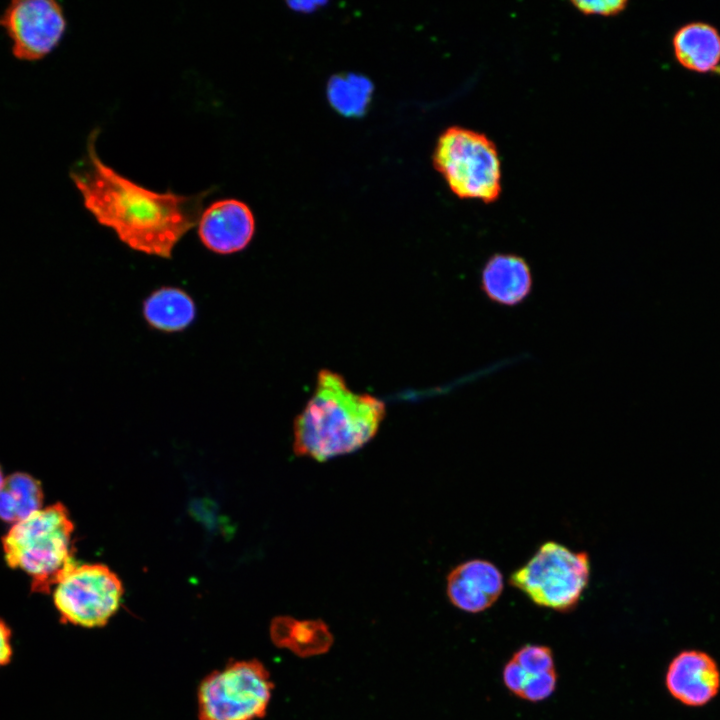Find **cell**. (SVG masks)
<instances>
[{
  "mask_svg": "<svg viewBox=\"0 0 720 720\" xmlns=\"http://www.w3.org/2000/svg\"><path fill=\"white\" fill-rule=\"evenodd\" d=\"M99 132L91 131L85 154L69 172L84 207L130 249L170 259L177 243L198 224L204 200L215 187L193 195L147 189L101 160Z\"/></svg>",
  "mask_w": 720,
  "mask_h": 720,
  "instance_id": "cell-1",
  "label": "cell"
},
{
  "mask_svg": "<svg viewBox=\"0 0 720 720\" xmlns=\"http://www.w3.org/2000/svg\"><path fill=\"white\" fill-rule=\"evenodd\" d=\"M384 415L381 400L353 392L339 374L322 370L295 419L294 452L319 462L354 452L374 437Z\"/></svg>",
  "mask_w": 720,
  "mask_h": 720,
  "instance_id": "cell-2",
  "label": "cell"
},
{
  "mask_svg": "<svg viewBox=\"0 0 720 720\" xmlns=\"http://www.w3.org/2000/svg\"><path fill=\"white\" fill-rule=\"evenodd\" d=\"M74 525L66 507L54 503L12 524L3 535L7 565L31 578L33 592L49 593L59 576L75 560Z\"/></svg>",
  "mask_w": 720,
  "mask_h": 720,
  "instance_id": "cell-3",
  "label": "cell"
},
{
  "mask_svg": "<svg viewBox=\"0 0 720 720\" xmlns=\"http://www.w3.org/2000/svg\"><path fill=\"white\" fill-rule=\"evenodd\" d=\"M435 169L461 199L495 202L501 192V162L495 143L483 133L453 126L439 137Z\"/></svg>",
  "mask_w": 720,
  "mask_h": 720,
  "instance_id": "cell-4",
  "label": "cell"
},
{
  "mask_svg": "<svg viewBox=\"0 0 720 720\" xmlns=\"http://www.w3.org/2000/svg\"><path fill=\"white\" fill-rule=\"evenodd\" d=\"M590 559L555 541L543 543L509 577V583L534 604L567 612L574 609L590 579Z\"/></svg>",
  "mask_w": 720,
  "mask_h": 720,
  "instance_id": "cell-5",
  "label": "cell"
},
{
  "mask_svg": "<svg viewBox=\"0 0 720 720\" xmlns=\"http://www.w3.org/2000/svg\"><path fill=\"white\" fill-rule=\"evenodd\" d=\"M273 690L270 674L256 659L233 661L204 678L198 689L200 720L262 718Z\"/></svg>",
  "mask_w": 720,
  "mask_h": 720,
  "instance_id": "cell-6",
  "label": "cell"
},
{
  "mask_svg": "<svg viewBox=\"0 0 720 720\" xmlns=\"http://www.w3.org/2000/svg\"><path fill=\"white\" fill-rule=\"evenodd\" d=\"M123 592L121 580L106 565L74 561L56 581L53 603L63 623L95 628L115 615Z\"/></svg>",
  "mask_w": 720,
  "mask_h": 720,
  "instance_id": "cell-7",
  "label": "cell"
},
{
  "mask_svg": "<svg viewBox=\"0 0 720 720\" xmlns=\"http://www.w3.org/2000/svg\"><path fill=\"white\" fill-rule=\"evenodd\" d=\"M0 27L12 42L13 56L33 62L45 58L59 45L67 20L57 1L13 0L0 14Z\"/></svg>",
  "mask_w": 720,
  "mask_h": 720,
  "instance_id": "cell-8",
  "label": "cell"
},
{
  "mask_svg": "<svg viewBox=\"0 0 720 720\" xmlns=\"http://www.w3.org/2000/svg\"><path fill=\"white\" fill-rule=\"evenodd\" d=\"M198 237L210 251L229 255L244 250L255 232V219L249 206L237 199L211 203L201 213Z\"/></svg>",
  "mask_w": 720,
  "mask_h": 720,
  "instance_id": "cell-9",
  "label": "cell"
},
{
  "mask_svg": "<svg viewBox=\"0 0 720 720\" xmlns=\"http://www.w3.org/2000/svg\"><path fill=\"white\" fill-rule=\"evenodd\" d=\"M665 681L668 691L678 701L688 706H701L718 693L720 672L707 653L686 650L671 661Z\"/></svg>",
  "mask_w": 720,
  "mask_h": 720,
  "instance_id": "cell-10",
  "label": "cell"
},
{
  "mask_svg": "<svg viewBox=\"0 0 720 720\" xmlns=\"http://www.w3.org/2000/svg\"><path fill=\"white\" fill-rule=\"evenodd\" d=\"M503 587L500 570L483 559L463 562L447 576L450 602L468 613H479L490 608L502 594Z\"/></svg>",
  "mask_w": 720,
  "mask_h": 720,
  "instance_id": "cell-11",
  "label": "cell"
},
{
  "mask_svg": "<svg viewBox=\"0 0 720 720\" xmlns=\"http://www.w3.org/2000/svg\"><path fill=\"white\" fill-rule=\"evenodd\" d=\"M533 288L532 270L525 258L513 253H495L481 271V289L493 303L521 304Z\"/></svg>",
  "mask_w": 720,
  "mask_h": 720,
  "instance_id": "cell-12",
  "label": "cell"
},
{
  "mask_svg": "<svg viewBox=\"0 0 720 720\" xmlns=\"http://www.w3.org/2000/svg\"><path fill=\"white\" fill-rule=\"evenodd\" d=\"M672 49L686 70L720 74V32L715 26L703 21L680 26L672 37Z\"/></svg>",
  "mask_w": 720,
  "mask_h": 720,
  "instance_id": "cell-13",
  "label": "cell"
},
{
  "mask_svg": "<svg viewBox=\"0 0 720 720\" xmlns=\"http://www.w3.org/2000/svg\"><path fill=\"white\" fill-rule=\"evenodd\" d=\"M143 317L153 329L173 333L188 328L196 317L192 297L178 287H161L143 302Z\"/></svg>",
  "mask_w": 720,
  "mask_h": 720,
  "instance_id": "cell-14",
  "label": "cell"
},
{
  "mask_svg": "<svg viewBox=\"0 0 720 720\" xmlns=\"http://www.w3.org/2000/svg\"><path fill=\"white\" fill-rule=\"evenodd\" d=\"M270 634L277 646L302 657L324 653L332 643L327 625L320 620L277 617L271 623Z\"/></svg>",
  "mask_w": 720,
  "mask_h": 720,
  "instance_id": "cell-15",
  "label": "cell"
},
{
  "mask_svg": "<svg viewBox=\"0 0 720 720\" xmlns=\"http://www.w3.org/2000/svg\"><path fill=\"white\" fill-rule=\"evenodd\" d=\"M43 490L39 480L28 473L15 472L0 488V519L16 523L41 509Z\"/></svg>",
  "mask_w": 720,
  "mask_h": 720,
  "instance_id": "cell-16",
  "label": "cell"
},
{
  "mask_svg": "<svg viewBox=\"0 0 720 720\" xmlns=\"http://www.w3.org/2000/svg\"><path fill=\"white\" fill-rule=\"evenodd\" d=\"M372 91V83L356 74L336 75L327 88L330 104L347 117H359L366 111Z\"/></svg>",
  "mask_w": 720,
  "mask_h": 720,
  "instance_id": "cell-17",
  "label": "cell"
},
{
  "mask_svg": "<svg viewBox=\"0 0 720 720\" xmlns=\"http://www.w3.org/2000/svg\"><path fill=\"white\" fill-rule=\"evenodd\" d=\"M512 658L529 675L555 670L552 650L544 645H525L518 649Z\"/></svg>",
  "mask_w": 720,
  "mask_h": 720,
  "instance_id": "cell-18",
  "label": "cell"
},
{
  "mask_svg": "<svg viewBox=\"0 0 720 720\" xmlns=\"http://www.w3.org/2000/svg\"><path fill=\"white\" fill-rule=\"evenodd\" d=\"M557 682L556 671H550L542 674L529 675L522 691L520 698L531 702L542 701L555 690Z\"/></svg>",
  "mask_w": 720,
  "mask_h": 720,
  "instance_id": "cell-19",
  "label": "cell"
},
{
  "mask_svg": "<svg viewBox=\"0 0 720 720\" xmlns=\"http://www.w3.org/2000/svg\"><path fill=\"white\" fill-rule=\"evenodd\" d=\"M572 5L585 15L614 16L625 10L626 0L571 1Z\"/></svg>",
  "mask_w": 720,
  "mask_h": 720,
  "instance_id": "cell-20",
  "label": "cell"
},
{
  "mask_svg": "<svg viewBox=\"0 0 720 720\" xmlns=\"http://www.w3.org/2000/svg\"><path fill=\"white\" fill-rule=\"evenodd\" d=\"M528 679V674L511 658L504 666L503 681L506 688L520 697Z\"/></svg>",
  "mask_w": 720,
  "mask_h": 720,
  "instance_id": "cell-21",
  "label": "cell"
},
{
  "mask_svg": "<svg viewBox=\"0 0 720 720\" xmlns=\"http://www.w3.org/2000/svg\"><path fill=\"white\" fill-rule=\"evenodd\" d=\"M12 654L11 630L0 618V667L10 662Z\"/></svg>",
  "mask_w": 720,
  "mask_h": 720,
  "instance_id": "cell-22",
  "label": "cell"
},
{
  "mask_svg": "<svg viewBox=\"0 0 720 720\" xmlns=\"http://www.w3.org/2000/svg\"><path fill=\"white\" fill-rule=\"evenodd\" d=\"M4 479H5V478L3 477L2 470H1V467H0V488H1L2 484H3Z\"/></svg>",
  "mask_w": 720,
  "mask_h": 720,
  "instance_id": "cell-23",
  "label": "cell"
}]
</instances>
